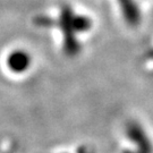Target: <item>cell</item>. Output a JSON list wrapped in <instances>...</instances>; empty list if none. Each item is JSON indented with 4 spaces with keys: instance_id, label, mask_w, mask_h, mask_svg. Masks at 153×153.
<instances>
[{
    "instance_id": "2",
    "label": "cell",
    "mask_w": 153,
    "mask_h": 153,
    "mask_svg": "<svg viewBox=\"0 0 153 153\" xmlns=\"http://www.w3.org/2000/svg\"><path fill=\"white\" fill-rule=\"evenodd\" d=\"M8 67L13 71L16 73H23L27 69L31 64L30 56L24 51H14L8 57Z\"/></svg>"
},
{
    "instance_id": "1",
    "label": "cell",
    "mask_w": 153,
    "mask_h": 153,
    "mask_svg": "<svg viewBox=\"0 0 153 153\" xmlns=\"http://www.w3.org/2000/svg\"><path fill=\"white\" fill-rule=\"evenodd\" d=\"M59 25L61 31L65 34V41H64V50L66 55L69 57H74L79 52V43L77 42L75 38V33L88 31L91 26V21L83 16L75 15L71 7L65 6L62 7L60 14V18L58 23H52V25Z\"/></svg>"
}]
</instances>
